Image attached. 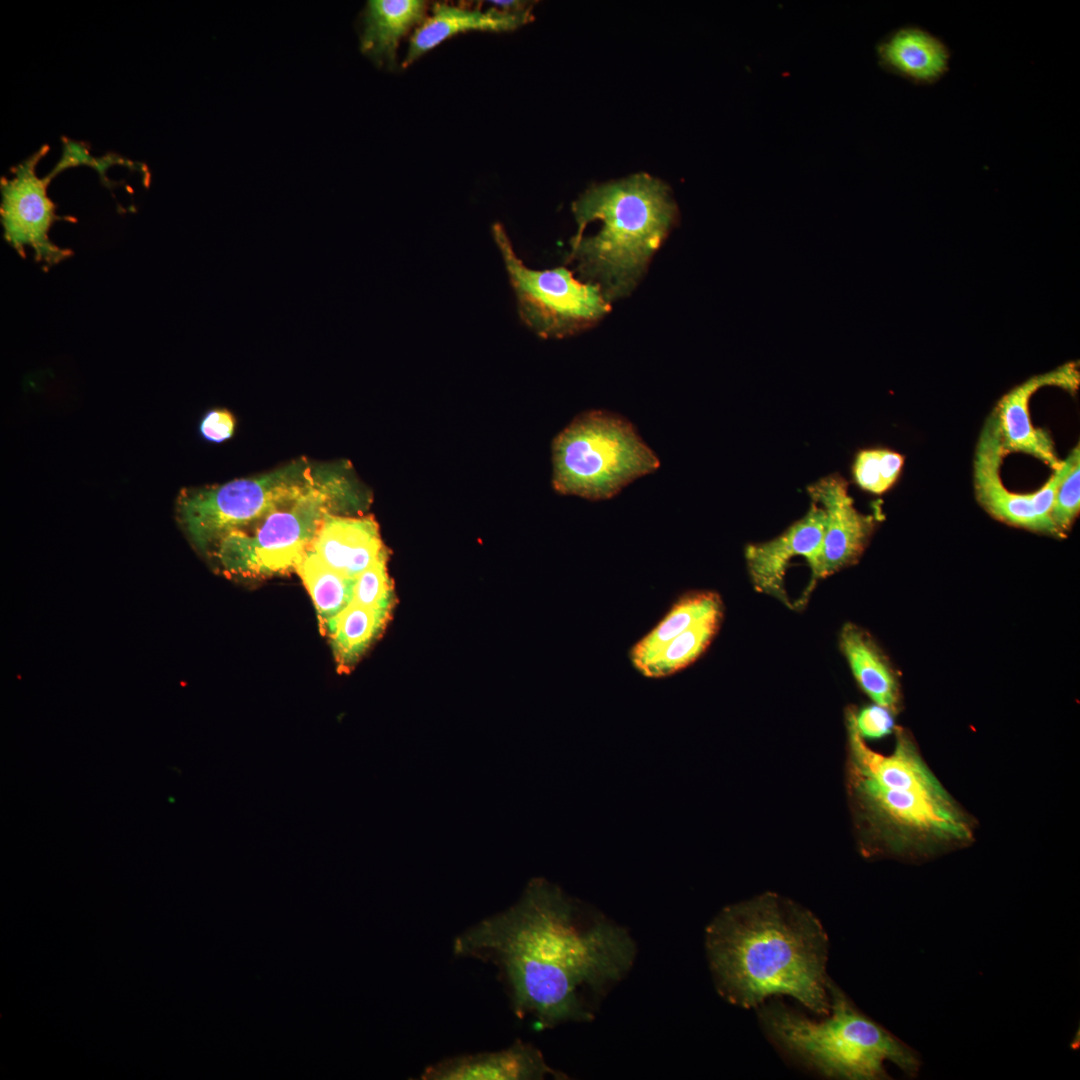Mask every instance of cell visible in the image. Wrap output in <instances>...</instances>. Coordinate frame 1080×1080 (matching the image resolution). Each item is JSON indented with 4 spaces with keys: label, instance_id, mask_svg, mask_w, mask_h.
Returning <instances> with one entry per match:
<instances>
[{
    "label": "cell",
    "instance_id": "6da1fadb",
    "mask_svg": "<svg viewBox=\"0 0 1080 1080\" xmlns=\"http://www.w3.org/2000/svg\"><path fill=\"white\" fill-rule=\"evenodd\" d=\"M453 951L493 964L514 1014L543 1029L593 1020L636 957L624 927L543 878L532 879L512 907L458 935Z\"/></svg>",
    "mask_w": 1080,
    "mask_h": 1080
},
{
    "label": "cell",
    "instance_id": "7a4b0ae2",
    "mask_svg": "<svg viewBox=\"0 0 1080 1080\" xmlns=\"http://www.w3.org/2000/svg\"><path fill=\"white\" fill-rule=\"evenodd\" d=\"M828 937L808 909L774 893L723 908L705 932L716 989L749 1009L790 996L824 1016L830 1010Z\"/></svg>",
    "mask_w": 1080,
    "mask_h": 1080
},
{
    "label": "cell",
    "instance_id": "3957f363",
    "mask_svg": "<svg viewBox=\"0 0 1080 1080\" xmlns=\"http://www.w3.org/2000/svg\"><path fill=\"white\" fill-rule=\"evenodd\" d=\"M847 788L861 850L867 857L927 860L969 845L972 819L942 786L908 731L894 750H872L846 713Z\"/></svg>",
    "mask_w": 1080,
    "mask_h": 1080
},
{
    "label": "cell",
    "instance_id": "277c9868",
    "mask_svg": "<svg viewBox=\"0 0 1080 1080\" xmlns=\"http://www.w3.org/2000/svg\"><path fill=\"white\" fill-rule=\"evenodd\" d=\"M572 213L577 229H593L576 231L567 261L610 303L633 292L679 218L670 187L647 173L591 186Z\"/></svg>",
    "mask_w": 1080,
    "mask_h": 1080
},
{
    "label": "cell",
    "instance_id": "5b68a950",
    "mask_svg": "<svg viewBox=\"0 0 1080 1080\" xmlns=\"http://www.w3.org/2000/svg\"><path fill=\"white\" fill-rule=\"evenodd\" d=\"M830 1010L820 1020L786 1006L777 998L757 1007L770 1040L801 1066L824 1077L885 1080L890 1063L915 1077L919 1053L865 1015L829 978Z\"/></svg>",
    "mask_w": 1080,
    "mask_h": 1080
},
{
    "label": "cell",
    "instance_id": "8992f818",
    "mask_svg": "<svg viewBox=\"0 0 1080 1080\" xmlns=\"http://www.w3.org/2000/svg\"><path fill=\"white\" fill-rule=\"evenodd\" d=\"M344 474L324 466L304 491L251 524L228 532L209 550L223 572L260 577L295 569L327 514L360 506Z\"/></svg>",
    "mask_w": 1080,
    "mask_h": 1080
},
{
    "label": "cell",
    "instance_id": "52a82bcc",
    "mask_svg": "<svg viewBox=\"0 0 1080 1080\" xmlns=\"http://www.w3.org/2000/svg\"><path fill=\"white\" fill-rule=\"evenodd\" d=\"M552 484L562 495L607 500L660 461L633 424L611 412L576 416L552 442Z\"/></svg>",
    "mask_w": 1080,
    "mask_h": 1080
},
{
    "label": "cell",
    "instance_id": "ba28073f",
    "mask_svg": "<svg viewBox=\"0 0 1080 1080\" xmlns=\"http://www.w3.org/2000/svg\"><path fill=\"white\" fill-rule=\"evenodd\" d=\"M322 467L307 460L221 485L183 489L178 519L197 549L208 553L230 531L245 527L308 488Z\"/></svg>",
    "mask_w": 1080,
    "mask_h": 1080
},
{
    "label": "cell",
    "instance_id": "9c48e42d",
    "mask_svg": "<svg viewBox=\"0 0 1080 1080\" xmlns=\"http://www.w3.org/2000/svg\"><path fill=\"white\" fill-rule=\"evenodd\" d=\"M493 239L514 291L521 321L544 339H561L596 325L611 309L601 290L567 267L531 269L518 257L505 228L495 223Z\"/></svg>",
    "mask_w": 1080,
    "mask_h": 1080
},
{
    "label": "cell",
    "instance_id": "30bf717a",
    "mask_svg": "<svg viewBox=\"0 0 1080 1080\" xmlns=\"http://www.w3.org/2000/svg\"><path fill=\"white\" fill-rule=\"evenodd\" d=\"M49 150L43 145L24 161L12 168L11 177L0 181V220L5 241L21 256L26 247L32 249L37 262L45 268L66 260L72 251L53 243L49 232L61 219L48 195L50 180L39 177L37 166Z\"/></svg>",
    "mask_w": 1080,
    "mask_h": 1080
},
{
    "label": "cell",
    "instance_id": "8fae6325",
    "mask_svg": "<svg viewBox=\"0 0 1080 1080\" xmlns=\"http://www.w3.org/2000/svg\"><path fill=\"white\" fill-rule=\"evenodd\" d=\"M1004 455L992 414L982 430L974 458V486L979 504L993 517L1008 524L1062 536L1050 511L1058 484L1072 463L1073 452L1062 460L1045 485L1031 494L1013 493L1003 485L1000 466Z\"/></svg>",
    "mask_w": 1080,
    "mask_h": 1080
},
{
    "label": "cell",
    "instance_id": "7c38bea8",
    "mask_svg": "<svg viewBox=\"0 0 1080 1080\" xmlns=\"http://www.w3.org/2000/svg\"><path fill=\"white\" fill-rule=\"evenodd\" d=\"M812 502L825 513V530L814 580L826 578L854 564L864 552L875 528V518L858 511L839 474H830L807 487Z\"/></svg>",
    "mask_w": 1080,
    "mask_h": 1080
},
{
    "label": "cell",
    "instance_id": "4fadbf2b",
    "mask_svg": "<svg viewBox=\"0 0 1080 1080\" xmlns=\"http://www.w3.org/2000/svg\"><path fill=\"white\" fill-rule=\"evenodd\" d=\"M1079 381L1076 363L1070 362L1044 374L1032 376L1006 393L993 412L1004 454L1026 453L1040 459L1053 470L1058 469L1062 460L1056 454L1051 437L1044 430L1032 425L1029 400L1044 386H1058L1074 392L1078 389Z\"/></svg>",
    "mask_w": 1080,
    "mask_h": 1080
},
{
    "label": "cell",
    "instance_id": "5bb4252c",
    "mask_svg": "<svg viewBox=\"0 0 1080 1080\" xmlns=\"http://www.w3.org/2000/svg\"><path fill=\"white\" fill-rule=\"evenodd\" d=\"M825 530V513L816 503L780 535L745 549L748 572L755 589L789 605L785 575L790 561L801 556L815 565Z\"/></svg>",
    "mask_w": 1080,
    "mask_h": 1080
},
{
    "label": "cell",
    "instance_id": "9a60e30c",
    "mask_svg": "<svg viewBox=\"0 0 1080 1080\" xmlns=\"http://www.w3.org/2000/svg\"><path fill=\"white\" fill-rule=\"evenodd\" d=\"M566 1079L551 1068L533 1045L516 1040L495 1052L459 1055L436 1062L421 1073V1080H541Z\"/></svg>",
    "mask_w": 1080,
    "mask_h": 1080
},
{
    "label": "cell",
    "instance_id": "2e32d148",
    "mask_svg": "<svg viewBox=\"0 0 1080 1080\" xmlns=\"http://www.w3.org/2000/svg\"><path fill=\"white\" fill-rule=\"evenodd\" d=\"M331 568L355 579L387 549L371 516L327 514L310 546Z\"/></svg>",
    "mask_w": 1080,
    "mask_h": 1080
},
{
    "label": "cell",
    "instance_id": "e0dca14e",
    "mask_svg": "<svg viewBox=\"0 0 1080 1080\" xmlns=\"http://www.w3.org/2000/svg\"><path fill=\"white\" fill-rule=\"evenodd\" d=\"M881 66L916 84H933L948 71L950 51L937 36L917 26L901 27L877 46Z\"/></svg>",
    "mask_w": 1080,
    "mask_h": 1080
},
{
    "label": "cell",
    "instance_id": "ac0fdd59",
    "mask_svg": "<svg viewBox=\"0 0 1080 1080\" xmlns=\"http://www.w3.org/2000/svg\"><path fill=\"white\" fill-rule=\"evenodd\" d=\"M530 12L521 7L512 11H480L435 4L433 14L426 19L410 39L403 67H407L421 55L445 39L468 30L506 31L528 22Z\"/></svg>",
    "mask_w": 1080,
    "mask_h": 1080
},
{
    "label": "cell",
    "instance_id": "d6986e66",
    "mask_svg": "<svg viewBox=\"0 0 1080 1080\" xmlns=\"http://www.w3.org/2000/svg\"><path fill=\"white\" fill-rule=\"evenodd\" d=\"M840 648L860 688L875 704L898 711L900 687L888 659L871 636L855 624H845Z\"/></svg>",
    "mask_w": 1080,
    "mask_h": 1080
},
{
    "label": "cell",
    "instance_id": "ffe728a7",
    "mask_svg": "<svg viewBox=\"0 0 1080 1080\" xmlns=\"http://www.w3.org/2000/svg\"><path fill=\"white\" fill-rule=\"evenodd\" d=\"M419 0H371L364 14L361 49L380 64L392 65L401 38L425 18Z\"/></svg>",
    "mask_w": 1080,
    "mask_h": 1080
},
{
    "label": "cell",
    "instance_id": "44dd1931",
    "mask_svg": "<svg viewBox=\"0 0 1080 1080\" xmlns=\"http://www.w3.org/2000/svg\"><path fill=\"white\" fill-rule=\"evenodd\" d=\"M719 612H723V602L716 592L693 591L684 594L662 620L632 646L629 653L632 665L640 672L671 640Z\"/></svg>",
    "mask_w": 1080,
    "mask_h": 1080
},
{
    "label": "cell",
    "instance_id": "7402d4cb",
    "mask_svg": "<svg viewBox=\"0 0 1080 1080\" xmlns=\"http://www.w3.org/2000/svg\"><path fill=\"white\" fill-rule=\"evenodd\" d=\"M391 613L351 602L322 625L341 671H349L357 664L381 635Z\"/></svg>",
    "mask_w": 1080,
    "mask_h": 1080
},
{
    "label": "cell",
    "instance_id": "603a6c76",
    "mask_svg": "<svg viewBox=\"0 0 1080 1080\" xmlns=\"http://www.w3.org/2000/svg\"><path fill=\"white\" fill-rule=\"evenodd\" d=\"M295 570L312 598L321 626L352 602L355 579L331 568L311 548Z\"/></svg>",
    "mask_w": 1080,
    "mask_h": 1080
},
{
    "label": "cell",
    "instance_id": "cb8c5ba5",
    "mask_svg": "<svg viewBox=\"0 0 1080 1080\" xmlns=\"http://www.w3.org/2000/svg\"><path fill=\"white\" fill-rule=\"evenodd\" d=\"M723 612L716 613L688 628L651 659L639 673L648 678L668 677L696 661L716 636Z\"/></svg>",
    "mask_w": 1080,
    "mask_h": 1080
},
{
    "label": "cell",
    "instance_id": "d4e9b609",
    "mask_svg": "<svg viewBox=\"0 0 1080 1080\" xmlns=\"http://www.w3.org/2000/svg\"><path fill=\"white\" fill-rule=\"evenodd\" d=\"M904 457L889 449L861 450L854 460L853 476L865 491L882 494L897 481Z\"/></svg>",
    "mask_w": 1080,
    "mask_h": 1080
},
{
    "label": "cell",
    "instance_id": "484cf974",
    "mask_svg": "<svg viewBox=\"0 0 1080 1080\" xmlns=\"http://www.w3.org/2000/svg\"><path fill=\"white\" fill-rule=\"evenodd\" d=\"M387 561L388 551L355 578L353 603L392 612L396 598L387 570Z\"/></svg>",
    "mask_w": 1080,
    "mask_h": 1080
},
{
    "label": "cell",
    "instance_id": "4316f807",
    "mask_svg": "<svg viewBox=\"0 0 1080 1080\" xmlns=\"http://www.w3.org/2000/svg\"><path fill=\"white\" fill-rule=\"evenodd\" d=\"M1079 509L1080 448L1077 445L1073 448L1072 463L1058 484L1050 511L1051 519L1061 535L1071 527Z\"/></svg>",
    "mask_w": 1080,
    "mask_h": 1080
},
{
    "label": "cell",
    "instance_id": "83f0119b",
    "mask_svg": "<svg viewBox=\"0 0 1080 1080\" xmlns=\"http://www.w3.org/2000/svg\"><path fill=\"white\" fill-rule=\"evenodd\" d=\"M859 735L865 739L883 738L895 729L893 712L881 705L872 704L859 710H848Z\"/></svg>",
    "mask_w": 1080,
    "mask_h": 1080
},
{
    "label": "cell",
    "instance_id": "f1b7e54d",
    "mask_svg": "<svg viewBox=\"0 0 1080 1080\" xmlns=\"http://www.w3.org/2000/svg\"><path fill=\"white\" fill-rule=\"evenodd\" d=\"M235 421L225 409L208 411L200 423V433L208 441L220 443L229 439L234 432Z\"/></svg>",
    "mask_w": 1080,
    "mask_h": 1080
},
{
    "label": "cell",
    "instance_id": "f546056e",
    "mask_svg": "<svg viewBox=\"0 0 1080 1080\" xmlns=\"http://www.w3.org/2000/svg\"><path fill=\"white\" fill-rule=\"evenodd\" d=\"M62 157L47 175V178L51 181L56 175L63 172L68 168H72L80 165L93 166L95 158L90 155L89 148L83 142L74 141L72 139H64L63 141Z\"/></svg>",
    "mask_w": 1080,
    "mask_h": 1080
}]
</instances>
